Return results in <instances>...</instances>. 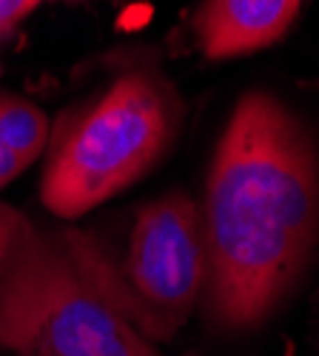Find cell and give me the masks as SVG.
Returning a JSON list of instances; mask_svg holds the SVG:
<instances>
[{
	"mask_svg": "<svg viewBox=\"0 0 319 356\" xmlns=\"http://www.w3.org/2000/svg\"><path fill=\"white\" fill-rule=\"evenodd\" d=\"M206 311L228 331L263 322L302 274L319 231V160L302 123L265 92L237 106L199 211Z\"/></svg>",
	"mask_w": 319,
	"mask_h": 356,
	"instance_id": "cell-1",
	"label": "cell"
},
{
	"mask_svg": "<svg viewBox=\"0 0 319 356\" xmlns=\"http://www.w3.org/2000/svg\"><path fill=\"white\" fill-rule=\"evenodd\" d=\"M0 348L15 356H160L72 251L23 214L0 274Z\"/></svg>",
	"mask_w": 319,
	"mask_h": 356,
	"instance_id": "cell-2",
	"label": "cell"
},
{
	"mask_svg": "<svg viewBox=\"0 0 319 356\" xmlns=\"http://www.w3.org/2000/svg\"><path fill=\"white\" fill-rule=\"evenodd\" d=\"M174 129L177 103L160 77H117L57 134L40 183L43 205L63 220L97 209L163 157Z\"/></svg>",
	"mask_w": 319,
	"mask_h": 356,
	"instance_id": "cell-3",
	"label": "cell"
},
{
	"mask_svg": "<svg viewBox=\"0 0 319 356\" xmlns=\"http://www.w3.org/2000/svg\"><path fill=\"white\" fill-rule=\"evenodd\" d=\"M72 257L149 342L177 334L206 285L199 209L186 191L142 205L120 271H111L95 251H72Z\"/></svg>",
	"mask_w": 319,
	"mask_h": 356,
	"instance_id": "cell-4",
	"label": "cell"
},
{
	"mask_svg": "<svg viewBox=\"0 0 319 356\" xmlns=\"http://www.w3.org/2000/svg\"><path fill=\"white\" fill-rule=\"evenodd\" d=\"M302 0H206L194 32L208 60H228L277 43L300 15Z\"/></svg>",
	"mask_w": 319,
	"mask_h": 356,
	"instance_id": "cell-5",
	"label": "cell"
},
{
	"mask_svg": "<svg viewBox=\"0 0 319 356\" xmlns=\"http://www.w3.org/2000/svg\"><path fill=\"white\" fill-rule=\"evenodd\" d=\"M49 143V120L32 100L0 92V188L15 183Z\"/></svg>",
	"mask_w": 319,
	"mask_h": 356,
	"instance_id": "cell-6",
	"label": "cell"
},
{
	"mask_svg": "<svg viewBox=\"0 0 319 356\" xmlns=\"http://www.w3.org/2000/svg\"><path fill=\"white\" fill-rule=\"evenodd\" d=\"M38 3L40 0H0V38H6L20 20L32 15Z\"/></svg>",
	"mask_w": 319,
	"mask_h": 356,
	"instance_id": "cell-7",
	"label": "cell"
},
{
	"mask_svg": "<svg viewBox=\"0 0 319 356\" xmlns=\"http://www.w3.org/2000/svg\"><path fill=\"white\" fill-rule=\"evenodd\" d=\"M17 220H20V214L15 209H9V205H0V274H3V265H6L9 248H12V236H15Z\"/></svg>",
	"mask_w": 319,
	"mask_h": 356,
	"instance_id": "cell-8",
	"label": "cell"
}]
</instances>
